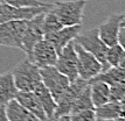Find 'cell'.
<instances>
[{
    "label": "cell",
    "instance_id": "obj_19",
    "mask_svg": "<svg viewBox=\"0 0 125 121\" xmlns=\"http://www.w3.org/2000/svg\"><path fill=\"white\" fill-rule=\"evenodd\" d=\"M95 113H96V118L102 121L115 120V119L122 116L119 101H108L106 104L96 107Z\"/></svg>",
    "mask_w": 125,
    "mask_h": 121
},
{
    "label": "cell",
    "instance_id": "obj_29",
    "mask_svg": "<svg viewBox=\"0 0 125 121\" xmlns=\"http://www.w3.org/2000/svg\"><path fill=\"white\" fill-rule=\"evenodd\" d=\"M118 66H119V68H125V50H124V52H123V55H122V57H120Z\"/></svg>",
    "mask_w": 125,
    "mask_h": 121
},
{
    "label": "cell",
    "instance_id": "obj_30",
    "mask_svg": "<svg viewBox=\"0 0 125 121\" xmlns=\"http://www.w3.org/2000/svg\"><path fill=\"white\" fill-rule=\"evenodd\" d=\"M57 121H70V116L69 115H62L57 118Z\"/></svg>",
    "mask_w": 125,
    "mask_h": 121
},
{
    "label": "cell",
    "instance_id": "obj_15",
    "mask_svg": "<svg viewBox=\"0 0 125 121\" xmlns=\"http://www.w3.org/2000/svg\"><path fill=\"white\" fill-rule=\"evenodd\" d=\"M15 99L18 100L25 108H27V110L29 111V112H32L35 116H38L41 121H44L48 119L47 115H46V113H44L43 108H42V106L40 104V101H39L38 97L35 95L34 92L19 91L18 94H16Z\"/></svg>",
    "mask_w": 125,
    "mask_h": 121
},
{
    "label": "cell",
    "instance_id": "obj_8",
    "mask_svg": "<svg viewBox=\"0 0 125 121\" xmlns=\"http://www.w3.org/2000/svg\"><path fill=\"white\" fill-rule=\"evenodd\" d=\"M74 41H71L69 44H67L63 48V50L57 55V60H56V63L54 65L61 73H63L70 80V83L74 82L76 78H78L77 55L75 48H74Z\"/></svg>",
    "mask_w": 125,
    "mask_h": 121
},
{
    "label": "cell",
    "instance_id": "obj_18",
    "mask_svg": "<svg viewBox=\"0 0 125 121\" xmlns=\"http://www.w3.org/2000/svg\"><path fill=\"white\" fill-rule=\"evenodd\" d=\"M33 92L38 97V99L40 101L41 106H42L47 118L48 119L54 118L55 111H56V101H55L54 97L52 95V93L49 92V90L43 85V83H40L38 86L34 88Z\"/></svg>",
    "mask_w": 125,
    "mask_h": 121
},
{
    "label": "cell",
    "instance_id": "obj_25",
    "mask_svg": "<svg viewBox=\"0 0 125 121\" xmlns=\"http://www.w3.org/2000/svg\"><path fill=\"white\" fill-rule=\"evenodd\" d=\"M110 86L109 101H120L125 95V84H112Z\"/></svg>",
    "mask_w": 125,
    "mask_h": 121
},
{
    "label": "cell",
    "instance_id": "obj_6",
    "mask_svg": "<svg viewBox=\"0 0 125 121\" xmlns=\"http://www.w3.org/2000/svg\"><path fill=\"white\" fill-rule=\"evenodd\" d=\"M40 75L43 85L49 90L55 101L64 93V91L70 84V80L63 73H61L54 65L40 68Z\"/></svg>",
    "mask_w": 125,
    "mask_h": 121
},
{
    "label": "cell",
    "instance_id": "obj_26",
    "mask_svg": "<svg viewBox=\"0 0 125 121\" xmlns=\"http://www.w3.org/2000/svg\"><path fill=\"white\" fill-rule=\"evenodd\" d=\"M70 121H95L96 120V113L95 110H87L81 111L77 113L69 114Z\"/></svg>",
    "mask_w": 125,
    "mask_h": 121
},
{
    "label": "cell",
    "instance_id": "obj_10",
    "mask_svg": "<svg viewBox=\"0 0 125 121\" xmlns=\"http://www.w3.org/2000/svg\"><path fill=\"white\" fill-rule=\"evenodd\" d=\"M28 58L39 68L53 66L57 60V52L55 48L46 39H42L33 47Z\"/></svg>",
    "mask_w": 125,
    "mask_h": 121
},
{
    "label": "cell",
    "instance_id": "obj_14",
    "mask_svg": "<svg viewBox=\"0 0 125 121\" xmlns=\"http://www.w3.org/2000/svg\"><path fill=\"white\" fill-rule=\"evenodd\" d=\"M5 113L8 121H41L16 99L11 100L5 105Z\"/></svg>",
    "mask_w": 125,
    "mask_h": 121
},
{
    "label": "cell",
    "instance_id": "obj_27",
    "mask_svg": "<svg viewBox=\"0 0 125 121\" xmlns=\"http://www.w3.org/2000/svg\"><path fill=\"white\" fill-rule=\"evenodd\" d=\"M117 43L125 50V27H120L119 34H118V42Z\"/></svg>",
    "mask_w": 125,
    "mask_h": 121
},
{
    "label": "cell",
    "instance_id": "obj_5",
    "mask_svg": "<svg viewBox=\"0 0 125 121\" xmlns=\"http://www.w3.org/2000/svg\"><path fill=\"white\" fill-rule=\"evenodd\" d=\"M28 20H13L0 23V47L21 49Z\"/></svg>",
    "mask_w": 125,
    "mask_h": 121
},
{
    "label": "cell",
    "instance_id": "obj_2",
    "mask_svg": "<svg viewBox=\"0 0 125 121\" xmlns=\"http://www.w3.org/2000/svg\"><path fill=\"white\" fill-rule=\"evenodd\" d=\"M87 0H65L52 5V9L57 15L63 27L82 25Z\"/></svg>",
    "mask_w": 125,
    "mask_h": 121
},
{
    "label": "cell",
    "instance_id": "obj_33",
    "mask_svg": "<svg viewBox=\"0 0 125 121\" xmlns=\"http://www.w3.org/2000/svg\"><path fill=\"white\" fill-rule=\"evenodd\" d=\"M44 121H57V118H50V119H47V120H44Z\"/></svg>",
    "mask_w": 125,
    "mask_h": 121
},
{
    "label": "cell",
    "instance_id": "obj_9",
    "mask_svg": "<svg viewBox=\"0 0 125 121\" xmlns=\"http://www.w3.org/2000/svg\"><path fill=\"white\" fill-rule=\"evenodd\" d=\"M89 82L82 79L81 77L76 78L74 82L69 84L68 88L64 91V93L56 100V111H55V118H60L62 115H69L71 106L74 100L76 99L78 93L87 86Z\"/></svg>",
    "mask_w": 125,
    "mask_h": 121
},
{
    "label": "cell",
    "instance_id": "obj_11",
    "mask_svg": "<svg viewBox=\"0 0 125 121\" xmlns=\"http://www.w3.org/2000/svg\"><path fill=\"white\" fill-rule=\"evenodd\" d=\"M44 12L40 13L39 15L27 21V26H26L25 33H23L21 44V50L25 51L27 55L31 54L33 47L44 37V33L42 29V17H43Z\"/></svg>",
    "mask_w": 125,
    "mask_h": 121
},
{
    "label": "cell",
    "instance_id": "obj_24",
    "mask_svg": "<svg viewBox=\"0 0 125 121\" xmlns=\"http://www.w3.org/2000/svg\"><path fill=\"white\" fill-rule=\"evenodd\" d=\"M4 2L15 7H42V6H49L50 4L42 2L39 0H2Z\"/></svg>",
    "mask_w": 125,
    "mask_h": 121
},
{
    "label": "cell",
    "instance_id": "obj_20",
    "mask_svg": "<svg viewBox=\"0 0 125 121\" xmlns=\"http://www.w3.org/2000/svg\"><path fill=\"white\" fill-rule=\"evenodd\" d=\"M93 79L105 82L109 85L112 84H125V68L110 66L108 70L102 71Z\"/></svg>",
    "mask_w": 125,
    "mask_h": 121
},
{
    "label": "cell",
    "instance_id": "obj_21",
    "mask_svg": "<svg viewBox=\"0 0 125 121\" xmlns=\"http://www.w3.org/2000/svg\"><path fill=\"white\" fill-rule=\"evenodd\" d=\"M87 110H95V106H94L93 100H91L90 85L89 84L78 93L76 99L74 100L69 114L77 113V112H81V111H87Z\"/></svg>",
    "mask_w": 125,
    "mask_h": 121
},
{
    "label": "cell",
    "instance_id": "obj_16",
    "mask_svg": "<svg viewBox=\"0 0 125 121\" xmlns=\"http://www.w3.org/2000/svg\"><path fill=\"white\" fill-rule=\"evenodd\" d=\"M18 92L12 71L0 73V105H6L8 101L15 99Z\"/></svg>",
    "mask_w": 125,
    "mask_h": 121
},
{
    "label": "cell",
    "instance_id": "obj_1",
    "mask_svg": "<svg viewBox=\"0 0 125 121\" xmlns=\"http://www.w3.org/2000/svg\"><path fill=\"white\" fill-rule=\"evenodd\" d=\"M14 83L18 91L33 92L41 80L40 68L36 66L29 58H25L12 70Z\"/></svg>",
    "mask_w": 125,
    "mask_h": 121
},
{
    "label": "cell",
    "instance_id": "obj_32",
    "mask_svg": "<svg viewBox=\"0 0 125 121\" xmlns=\"http://www.w3.org/2000/svg\"><path fill=\"white\" fill-rule=\"evenodd\" d=\"M110 121H125V116H119V118H117L115 120H110Z\"/></svg>",
    "mask_w": 125,
    "mask_h": 121
},
{
    "label": "cell",
    "instance_id": "obj_7",
    "mask_svg": "<svg viewBox=\"0 0 125 121\" xmlns=\"http://www.w3.org/2000/svg\"><path fill=\"white\" fill-rule=\"evenodd\" d=\"M49 6L42 7H15L0 0V23L13 20H31L40 13L47 11Z\"/></svg>",
    "mask_w": 125,
    "mask_h": 121
},
{
    "label": "cell",
    "instance_id": "obj_28",
    "mask_svg": "<svg viewBox=\"0 0 125 121\" xmlns=\"http://www.w3.org/2000/svg\"><path fill=\"white\" fill-rule=\"evenodd\" d=\"M0 121H8L5 113V105H0Z\"/></svg>",
    "mask_w": 125,
    "mask_h": 121
},
{
    "label": "cell",
    "instance_id": "obj_3",
    "mask_svg": "<svg viewBox=\"0 0 125 121\" xmlns=\"http://www.w3.org/2000/svg\"><path fill=\"white\" fill-rule=\"evenodd\" d=\"M77 43L81 45L83 49L89 51L97 58L102 65H103V71L108 70L110 65L106 62V51H108V45L104 43L102 39L98 35L97 28H91L89 30H85L84 33H81L77 35L75 39Z\"/></svg>",
    "mask_w": 125,
    "mask_h": 121
},
{
    "label": "cell",
    "instance_id": "obj_23",
    "mask_svg": "<svg viewBox=\"0 0 125 121\" xmlns=\"http://www.w3.org/2000/svg\"><path fill=\"white\" fill-rule=\"evenodd\" d=\"M123 52H124V49L118 43L114 44L111 47H108V51H106V62H108V64L110 66H118Z\"/></svg>",
    "mask_w": 125,
    "mask_h": 121
},
{
    "label": "cell",
    "instance_id": "obj_22",
    "mask_svg": "<svg viewBox=\"0 0 125 121\" xmlns=\"http://www.w3.org/2000/svg\"><path fill=\"white\" fill-rule=\"evenodd\" d=\"M63 27L62 23L60 22L57 15L54 13L52 9V6L49 7L47 11L43 13V17H42V29H43L44 34L54 33L56 30H59Z\"/></svg>",
    "mask_w": 125,
    "mask_h": 121
},
{
    "label": "cell",
    "instance_id": "obj_13",
    "mask_svg": "<svg viewBox=\"0 0 125 121\" xmlns=\"http://www.w3.org/2000/svg\"><path fill=\"white\" fill-rule=\"evenodd\" d=\"M123 19V14H114L109 17L105 21L97 27L98 35L108 47H111L118 42V34L120 29V22Z\"/></svg>",
    "mask_w": 125,
    "mask_h": 121
},
{
    "label": "cell",
    "instance_id": "obj_12",
    "mask_svg": "<svg viewBox=\"0 0 125 121\" xmlns=\"http://www.w3.org/2000/svg\"><path fill=\"white\" fill-rule=\"evenodd\" d=\"M80 29H81V25L62 27L61 29L56 30L54 33L44 34L43 39H46L54 47L57 55H59L67 44H69L71 41L76 39L77 35L80 34Z\"/></svg>",
    "mask_w": 125,
    "mask_h": 121
},
{
    "label": "cell",
    "instance_id": "obj_17",
    "mask_svg": "<svg viewBox=\"0 0 125 121\" xmlns=\"http://www.w3.org/2000/svg\"><path fill=\"white\" fill-rule=\"evenodd\" d=\"M89 85H90L91 100H93L95 108L106 104L109 101V95H110L109 84H106L105 82H102V80L91 79L89 82Z\"/></svg>",
    "mask_w": 125,
    "mask_h": 121
},
{
    "label": "cell",
    "instance_id": "obj_31",
    "mask_svg": "<svg viewBox=\"0 0 125 121\" xmlns=\"http://www.w3.org/2000/svg\"><path fill=\"white\" fill-rule=\"evenodd\" d=\"M120 26L125 27V13H123V19H122V22H120Z\"/></svg>",
    "mask_w": 125,
    "mask_h": 121
},
{
    "label": "cell",
    "instance_id": "obj_4",
    "mask_svg": "<svg viewBox=\"0 0 125 121\" xmlns=\"http://www.w3.org/2000/svg\"><path fill=\"white\" fill-rule=\"evenodd\" d=\"M74 48L77 55V72L78 77L90 82L93 78L103 71V65L99 60L89 51L83 49L76 41H74Z\"/></svg>",
    "mask_w": 125,
    "mask_h": 121
}]
</instances>
